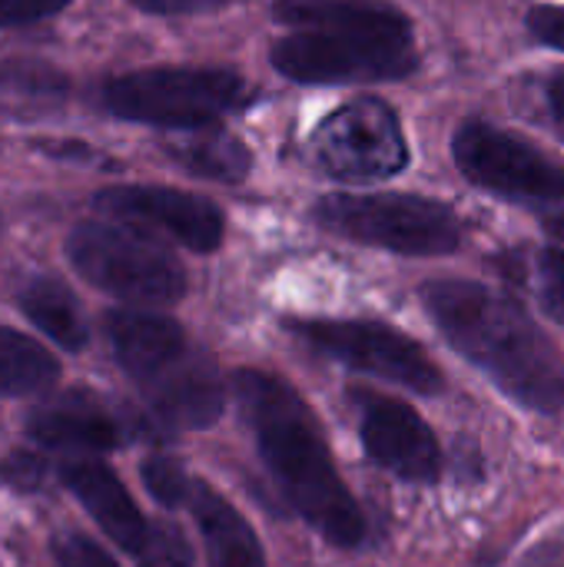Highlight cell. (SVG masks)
I'll list each match as a JSON object with an SVG mask.
<instances>
[{"instance_id":"cell-1","label":"cell","mask_w":564,"mask_h":567,"mask_svg":"<svg viewBox=\"0 0 564 567\" xmlns=\"http://www.w3.org/2000/svg\"><path fill=\"white\" fill-rule=\"evenodd\" d=\"M233 392L289 508L329 545L359 548L366 542V515L342 482L326 432L306 399L286 379L259 369H239Z\"/></svg>"},{"instance_id":"cell-2","label":"cell","mask_w":564,"mask_h":567,"mask_svg":"<svg viewBox=\"0 0 564 567\" xmlns=\"http://www.w3.org/2000/svg\"><path fill=\"white\" fill-rule=\"evenodd\" d=\"M422 302L445 342L509 399L542 415L562 409V355L512 296L472 279H435L422 286Z\"/></svg>"},{"instance_id":"cell-3","label":"cell","mask_w":564,"mask_h":567,"mask_svg":"<svg viewBox=\"0 0 564 567\" xmlns=\"http://www.w3.org/2000/svg\"><path fill=\"white\" fill-rule=\"evenodd\" d=\"M100 100L120 120L189 130L236 110L246 100V80L223 66H150L113 76Z\"/></svg>"},{"instance_id":"cell-4","label":"cell","mask_w":564,"mask_h":567,"mask_svg":"<svg viewBox=\"0 0 564 567\" xmlns=\"http://www.w3.org/2000/svg\"><path fill=\"white\" fill-rule=\"evenodd\" d=\"M316 219L336 236L399 256H449L462 246V223L445 203L406 193H332L316 203Z\"/></svg>"},{"instance_id":"cell-5","label":"cell","mask_w":564,"mask_h":567,"mask_svg":"<svg viewBox=\"0 0 564 567\" xmlns=\"http://www.w3.org/2000/svg\"><path fill=\"white\" fill-rule=\"evenodd\" d=\"M66 259L90 286L123 302L170 306L186 292V272L176 256L140 226L80 223L66 239Z\"/></svg>"},{"instance_id":"cell-6","label":"cell","mask_w":564,"mask_h":567,"mask_svg":"<svg viewBox=\"0 0 564 567\" xmlns=\"http://www.w3.org/2000/svg\"><path fill=\"white\" fill-rule=\"evenodd\" d=\"M273 66L296 83H392L419 66L412 40L296 30L273 43Z\"/></svg>"},{"instance_id":"cell-7","label":"cell","mask_w":564,"mask_h":567,"mask_svg":"<svg viewBox=\"0 0 564 567\" xmlns=\"http://www.w3.org/2000/svg\"><path fill=\"white\" fill-rule=\"evenodd\" d=\"M309 153L322 173L342 183L392 179L409 166V143L399 116L382 100H349L322 116L309 136Z\"/></svg>"},{"instance_id":"cell-8","label":"cell","mask_w":564,"mask_h":567,"mask_svg":"<svg viewBox=\"0 0 564 567\" xmlns=\"http://www.w3.org/2000/svg\"><path fill=\"white\" fill-rule=\"evenodd\" d=\"M289 329L306 346L329 355L332 362L349 365L352 372L412 389L419 395H439L445 385L439 365L425 355V349L386 322H372V319H296V322H289Z\"/></svg>"},{"instance_id":"cell-9","label":"cell","mask_w":564,"mask_h":567,"mask_svg":"<svg viewBox=\"0 0 564 567\" xmlns=\"http://www.w3.org/2000/svg\"><path fill=\"white\" fill-rule=\"evenodd\" d=\"M455 166L469 183L515 203H564V166L515 130L485 120L459 126L452 140Z\"/></svg>"},{"instance_id":"cell-10","label":"cell","mask_w":564,"mask_h":567,"mask_svg":"<svg viewBox=\"0 0 564 567\" xmlns=\"http://www.w3.org/2000/svg\"><path fill=\"white\" fill-rule=\"evenodd\" d=\"M356 405L362 449L379 468L412 485L439 482L442 445L412 405L379 392H356Z\"/></svg>"},{"instance_id":"cell-11","label":"cell","mask_w":564,"mask_h":567,"mask_svg":"<svg viewBox=\"0 0 564 567\" xmlns=\"http://www.w3.org/2000/svg\"><path fill=\"white\" fill-rule=\"evenodd\" d=\"M93 206L126 226L163 233L193 252H213L223 243L226 219L216 203L170 186H110Z\"/></svg>"},{"instance_id":"cell-12","label":"cell","mask_w":564,"mask_h":567,"mask_svg":"<svg viewBox=\"0 0 564 567\" xmlns=\"http://www.w3.org/2000/svg\"><path fill=\"white\" fill-rule=\"evenodd\" d=\"M140 389L146 395L153 422L170 432L209 429L226 409V385L219 379L216 362L193 346Z\"/></svg>"},{"instance_id":"cell-13","label":"cell","mask_w":564,"mask_h":567,"mask_svg":"<svg viewBox=\"0 0 564 567\" xmlns=\"http://www.w3.org/2000/svg\"><path fill=\"white\" fill-rule=\"evenodd\" d=\"M27 435L43 449L70 455H100L126 442L123 422L83 389L53 395L37 405L27 419Z\"/></svg>"},{"instance_id":"cell-14","label":"cell","mask_w":564,"mask_h":567,"mask_svg":"<svg viewBox=\"0 0 564 567\" xmlns=\"http://www.w3.org/2000/svg\"><path fill=\"white\" fill-rule=\"evenodd\" d=\"M60 482L90 512V518H96V525L113 545H120L130 555L140 551V545L150 535V525L140 515L136 502L130 498L126 485L103 462L90 455H76L60 465Z\"/></svg>"},{"instance_id":"cell-15","label":"cell","mask_w":564,"mask_h":567,"mask_svg":"<svg viewBox=\"0 0 564 567\" xmlns=\"http://www.w3.org/2000/svg\"><path fill=\"white\" fill-rule=\"evenodd\" d=\"M106 339L120 369L136 385L150 382L183 352H189V339L180 322L143 309H113L106 316Z\"/></svg>"},{"instance_id":"cell-16","label":"cell","mask_w":564,"mask_h":567,"mask_svg":"<svg viewBox=\"0 0 564 567\" xmlns=\"http://www.w3.org/2000/svg\"><path fill=\"white\" fill-rule=\"evenodd\" d=\"M273 17L299 30L412 40V20L386 0H276Z\"/></svg>"},{"instance_id":"cell-17","label":"cell","mask_w":564,"mask_h":567,"mask_svg":"<svg viewBox=\"0 0 564 567\" xmlns=\"http://www.w3.org/2000/svg\"><path fill=\"white\" fill-rule=\"evenodd\" d=\"M186 508L203 535L209 567H266V555L253 525L206 482H193Z\"/></svg>"},{"instance_id":"cell-18","label":"cell","mask_w":564,"mask_h":567,"mask_svg":"<svg viewBox=\"0 0 564 567\" xmlns=\"http://www.w3.org/2000/svg\"><path fill=\"white\" fill-rule=\"evenodd\" d=\"M166 156L193 176L216 183H239L249 173V150L226 130L206 123L176 130L163 140Z\"/></svg>"},{"instance_id":"cell-19","label":"cell","mask_w":564,"mask_h":567,"mask_svg":"<svg viewBox=\"0 0 564 567\" xmlns=\"http://www.w3.org/2000/svg\"><path fill=\"white\" fill-rule=\"evenodd\" d=\"M20 312L60 349L80 352L90 342L86 316L76 302V296L53 276H33L20 292H17Z\"/></svg>"},{"instance_id":"cell-20","label":"cell","mask_w":564,"mask_h":567,"mask_svg":"<svg viewBox=\"0 0 564 567\" xmlns=\"http://www.w3.org/2000/svg\"><path fill=\"white\" fill-rule=\"evenodd\" d=\"M60 375L57 359L30 336L0 326V395H33Z\"/></svg>"},{"instance_id":"cell-21","label":"cell","mask_w":564,"mask_h":567,"mask_svg":"<svg viewBox=\"0 0 564 567\" xmlns=\"http://www.w3.org/2000/svg\"><path fill=\"white\" fill-rule=\"evenodd\" d=\"M505 272L522 282L539 306L564 322V252L562 249H522L505 256Z\"/></svg>"},{"instance_id":"cell-22","label":"cell","mask_w":564,"mask_h":567,"mask_svg":"<svg viewBox=\"0 0 564 567\" xmlns=\"http://www.w3.org/2000/svg\"><path fill=\"white\" fill-rule=\"evenodd\" d=\"M0 90L20 93V96H37V100H60V96H66L70 80L43 60L0 56Z\"/></svg>"},{"instance_id":"cell-23","label":"cell","mask_w":564,"mask_h":567,"mask_svg":"<svg viewBox=\"0 0 564 567\" xmlns=\"http://www.w3.org/2000/svg\"><path fill=\"white\" fill-rule=\"evenodd\" d=\"M193 482L196 478H189L186 468L170 455H150L143 462V485L163 508H186Z\"/></svg>"},{"instance_id":"cell-24","label":"cell","mask_w":564,"mask_h":567,"mask_svg":"<svg viewBox=\"0 0 564 567\" xmlns=\"http://www.w3.org/2000/svg\"><path fill=\"white\" fill-rule=\"evenodd\" d=\"M133 558H136V567H193V551L186 545V535L170 522L150 525V535Z\"/></svg>"},{"instance_id":"cell-25","label":"cell","mask_w":564,"mask_h":567,"mask_svg":"<svg viewBox=\"0 0 564 567\" xmlns=\"http://www.w3.org/2000/svg\"><path fill=\"white\" fill-rule=\"evenodd\" d=\"M50 462L33 452H10L0 462V482L10 485L13 492H40L47 485Z\"/></svg>"},{"instance_id":"cell-26","label":"cell","mask_w":564,"mask_h":567,"mask_svg":"<svg viewBox=\"0 0 564 567\" xmlns=\"http://www.w3.org/2000/svg\"><path fill=\"white\" fill-rule=\"evenodd\" d=\"M53 558L60 567H120L110 551H103L93 538L66 532L53 538Z\"/></svg>"},{"instance_id":"cell-27","label":"cell","mask_w":564,"mask_h":567,"mask_svg":"<svg viewBox=\"0 0 564 567\" xmlns=\"http://www.w3.org/2000/svg\"><path fill=\"white\" fill-rule=\"evenodd\" d=\"M70 0H0V27H23L66 10Z\"/></svg>"},{"instance_id":"cell-28","label":"cell","mask_w":564,"mask_h":567,"mask_svg":"<svg viewBox=\"0 0 564 567\" xmlns=\"http://www.w3.org/2000/svg\"><path fill=\"white\" fill-rule=\"evenodd\" d=\"M529 30L545 47L564 50V7H535L529 13Z\"/></svg>"},{"instance_id":"cell-29","label":"cell","mask_w":564,"mask_h":567,"mask_svg":"<svg viewBox=\"0 0 564 567\" xmlns=\"http://www.w3.org/2000/svg\"><path fill=\"white\" fill-rule=\"evenodd\" d=\"M133 7L146 10V13H160V17H183V13H209L219 7H229L236 0H130Z\"/></svg>"},{"instance_id":"cell-30","label":"cell","mask_w":564,"mask_h":567,"mask_svg":"<svg viewBox=\"0 0 564 567\" xmlns=\"http://www.w3.org/2000/svg\"><path fill=\"white\" fill-rule=\"evenodd\" d=\"M548 103H552V113H555L558 126L564 130V70H558V73L548 80Z\"/></svg>"},{"instance_id":"cell-31","label":"cell","mask_w":564,"mask_h":567,"mask_svg":"<svg viewBox=\"0 0 564 567\" xmlns=\"http://www.w3.org/2000/svg\"><path fill=\"white\" fill-rule=\"evenodd\" d=\"M548 233H552L555 239H562L564 243V216L562 219H552V223H548Z\"/></svg>"}]
</instances>
